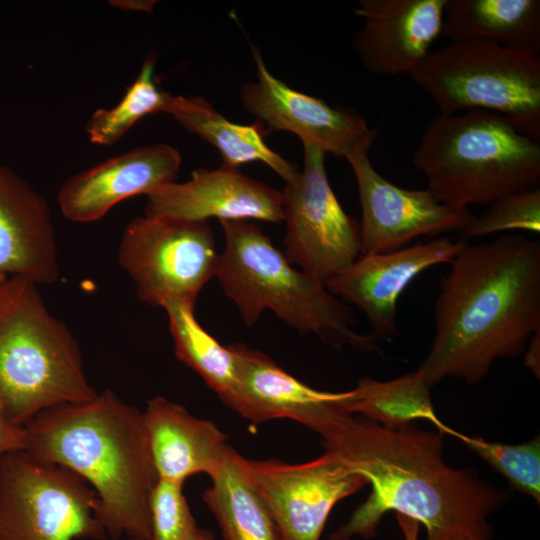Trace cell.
Listing matches in <instances>:
<instances>
[{
    "instance_id": "cell-1",
    "label": "cell",
    "mask_w": 540,
    "mask_h": 540,
    "mask_svg": "<svg viewBox=\"0 0 540 540\" xmlns=\"http://www.w3.org/2000/svg\"><path fill=\"white\" fill-rule=\"evenodd\" d=\"M320 436L326 451L371 486L367 500L329 540L373 538L388 512L424 526L427 540L492 537L488 518L504 503L505 494L471 470L448 466L442 433L413 424L387 428L345 413Z\"/></svg>"
},
{
    "instance_id": "cell-2",
    "label": "cell",
    "mask_w": 540,
    "mask_h": 540,
    "mask_svg": "<svg viewBox=\"0 0 540 540\" xmlns=\"http://www.w3.org/2000/svg\"><path fill=\"white\" fill-rule=\"evenodd\" d=\"M435 303V335L419 365L432 387L474 384L499 358L516 357L540 329V242L505 234L466 244L452 259Z\"/></svg>"
},
{
    "instance_id": "cell-3",
    "label": "cell",
    "mask_w": 540,
    "mask_h": 540,
    "mask_svg": "<svg viewBox=\"0 0 540 540\" xmlns=\"http://www.w3.org/2000/svg\"><path fill=\"white\" fill-rule=\"evenodd\" d=\"M24 427L22 453L91 485L95 518L109 537L152 540L150 500L159 478L143 412L106 389L88 402L46 409Z\"/></svg>"
},
{
    "instance_id": "cell-4",
    "label": "cell",
    "mask_w": 540,
    "mask_h": 540,
    "mask_svg": "<svg viewBox=\"0 0 540 540\" xmlns=\"http://www.w3.org/2000/svg\"><path fill=\"white\" fill-rule=\"evenodd\" d=\"M219 223L225 247L215 277L246 326L270 310L300 333L313 334L336 349L380 351L377 339L356 330L350 308L323 282L294 266L259 226L246 220Z\"/></svg>"
},
{
    "instance_id": "cell-5",
    "label": "cell",
    "mask_w": 540,
    "mask_h": 540,
    "mask_svg": "<svg viewBox=\"0 0 540 540\" xmlns=\"http://www.w3.org/2000/svg\"><path fill=\"white\" fill-rule=\"evenodd\" d=\"M412 163L427 189L454 209L489 205L540 183V141L483 110L439 113L425 126Z\"/></svg>"
},
{
    "instance_id": "cell-6",
    "label": "cell",
    "mask_w": 540,
    "mask_h": 540,
    "mask_svg": "<svg viewBox=\"0 0 540 540\" xmlns=\"http://www.w3.org/2000/svg\"><path fill=\"white\" fill-rule=\"evenodd\" d=\"M97 395L76 338L49 311L39 286L20 277L2 280L0 402L8 419L25 426L46 409Z\"/></svg>"
},
{
    "instance_id": "cell-7",
    "label": "cell",
    "mask_w": 540,
    "mask_h": 540,
    "mask_svg": "<svg viewBox=\"0 0 540 540\" xmlns=\"http://www.w3.org/2000/svg\"><path fill=\"white\" fill-rule=\"evenodd\" d=\"M409 76L440 113L492 112L540 141V55L487 41H450Z\"/></svg>"
},
{
    "instance_id": "cell-8",
    "label": "cell",
    "mask_w": 540,
    "mask_h": 540,
    "mask_svg": "<svg viewBox=\"0 0 540 540\" xmlns=\"http://www.w3.org/2000/svg\"><path fill=\"white\" fill-rule=\"evenodd\" d=\"M97 495L72 470L25 453L0 459V540H106Z\"/></svg>"
},
{
    "instance_id": "cell-9",
    "label": "cell",
    "mask_w": 540,
    "mask_h": 540,
    "mask_svg": "<svg viewBox=\"0 0 540 540\" xmlns=\"http://www.w3.org/2000/svg\"><path fill=\"white\" fill-rule=\"evenodd\" d=\"M219 255L208 221L170 216L132 219L118 250L139 300L161 308L170 302L194 307L201 289L216 275Z\"/></svg>"
},
{
    "instance_id": "cell-10",
    "label": "cell",
    "mask_w": 540,
    "mask_h": 540,
    "mask_svg": "<svg viewBox=\"0 0 540 540\" xmlns=\"http://www.w3.org/2000/svg\"><path fill=\"white\" fill-rule=\"evenodd\" d=\"M302 170L282 192L287 259L324 284L361 256L359 223L334 194L324 165L325 152L303 143Z\"/></svg>"
},
{
    "instance_id": "cell-11",
    "label": "cell",
    "mask_w": 540,
    "mask_h": 540,
    "mask_svg": "<svg viewBox=\"0 0 540 540\" xmlns=\"http://www.w3.org/2000/svg\"><path fill=\"white\" fill-rule=\"evenodd\" d=\"M242 474L273 517L282 540H320L328 516L342 499L368 485L333 453L305 463L252 460L235 449Z\"/></svg>"
},
{
    "instance_id": "cell-12",
    "label": "cell",
    "mask_w": 540,
    "mask_h": 540,
    "mask_svg": "<svg viewBox=\"0 0 540 540\" xmlns=\"http://www.w3.org/2000/svg\"><path fill=\"white\" fill-rule=\"evenodd\" d=\"M257 79L243 84L240 100L264 127L297 135L325 153L346 160L369 152L378 135L355 110L332 107L320 98L299 92L276 78L260 51L251 47Z\"/></svg>"
},
{
    "instance_id": "cell-13",
    "label": "cell",
    "mask_w": 540,
    "mask_h": 540,
    "mask_svg": "<svg viewBox=\"0 0 540 540\" xmlns=\"http://www.w3.org/2000/svg\"><path fill=\"white\" fill-rule=\"evenodd\" d=\"M356 179L362 218L361 255L387 253L422 236L462 231L474 215L439 202L426 189H406L382 177L368 152L347 159Z\"/></svg>"
},
{
    "instance_id": "cell-14",
    "label": "cell",
    "mask_w": 540,
    "mask_h": 540,
    "mask_svg": "<svg viewBox=\"0 0 540 540\" xmlns=\"http://www.w3.org/2000/svg\"><path fill=\"white\" fill-rule=\"evenodd\" d=\"M466 244L464 239L441 236L387 253L361 255L325 286L366 315L375 339L390 341L398 335L396 305L405 288L428 268L450 263Z\"/></svg>"
},
{
    "instance_id": "cell-15",
    "label": "cell",
    "mask_w": 540,
    "mask_h": 540,
    "mask_svg": "<svg viewBox=\"0 0 540 540\" xmlns=\"http://www.w3.org/2000/svg\"><path fill=\"white\" fill-rule=\"evenodd\" d=\"M237 385L226 404L251 422L291 419L321 435L347 409L349 391L314 389L283 370L269 356L243 344H231Z\"/></svg>"
},
{
    "instance_id": "cell-16",
    "label": "cell",
    "mask_w": 540,
    "mask_h": 540,
    "mask_svg": "<svg viewBox=\"0 0 540 540\" xmlns=\"http://www.w3.org/2000/svg\"><path fill=\"white\" fill-rule=\"evenodd\" d=\"M446 0H360L363 19L353 46L364 67L376 75H410L441 35Z\"/></svg>"
},
{
    "instance_id": "cell-17",
    "label": "cell",
    "mask_w": 540,
    "mask_h": 540,
    "mask_svg": "<svg viewBox=\"0 0 540 540\" xmlns=\"http://www.w3.org/2000/svg\"><path fill=\"white\" fill-rule=\"evenodd\" d=\"M180 166L181 155L169 145L137 147L69 178L57 202L68 220L94 222L127 198L148 196L175 182Z\"/></svg>"
},
{
    "instance_id": "cell-18",
    "label": "cell",
    "mask_w": 540,
    "mask_h": 540,
    "mask_svg": "<svg viewBox=\"0 0 540 540\" xmlns=\"http://www.w3.org/2000/svg\"><path fill=\"white\" fill-rule=\"evenodd\" d=\"M144 215L191 221H283L282 192L238 170L199 168L147 196Z\"/></svg>"
},
{
    "instance_id": "cell-19",
    "label": "cell",
    "mask_w": 540,
    "mask_h": 540,
    "mask_svg": "<svg viewBox=\"0 0 540 540\" xmlns=\"http://www.w3.org/2000/svg\"><path fill=\"white\" fill-rule=\"evenodd\" d=\"M60 276L55 228L47 200L0 163V277L51 285Z\"/></svg>"
},
{
    "instance_id": "cell-20",
    "label": "cell",
    "mask_w": 540,
    "mask_h": 540,
    "mask_svg": "<svg viewBox=\"0 0 540 540\" xmlns=\"http://www.w3.org/2000/svg\"><path fill=\"white\" fill-rule=\"evenodd\" d=\"M143 417L159 479L183 484L194 474L210 477L220 466L227 436L213 422L162 396L148 401Z\"/></svg>"
},
{
    "instance_id": "cell-21",
    "label": "cell",
    "mask_w": 540,
    "mask_h": 540,
    "mask_svg": "<svg viewBox=\"0 0 540 540\" xmlns=\"http://www.w3.org/2000/svg\"><path fill=\"white\" fill-rule=\"evenodd\" d=\"M441 35L540 55V1L446 0Z\"/></svg>"
},
{
    "instance_id": "cell-22",
    "label": "cell",
    "mask_w": 540,
    "mask_h": 540,
    "mask_svg": "<svg viewBox=\"0 0 540 540\" xmlns=\"http://www.w3.org/2000/svg\"><path fill=\"white\" fill-rule=\"evenodd\" d=\"M184 129L213 145L222 158L221 167L238 170L244 164L260 161L285 183L298 173V167L273 151L264 141L266 128L256 120L250 125L229 121L201 97L172 95L167 112Z\"/></svg>"
},
{
    "instance_id": "cell-23",
    "label": "cell",
    "mask_w": 540,
    "mask_h": 540,
    "mask_svg": "<svg viewBox=\"0 0 540 540\" xmlns=\"http://www.w3.org/2000/svg\"><path fill=\"white\" fill-rule=\"evenodd\" d=\"M227 446L203 500L215 516L224 540H282L268 508L242 474Z\"/></svg>"
},
{
    "instance_id": "cell-24",
    "label": "cell",
    "mask_w": 540,
    "mask_h": 540,
    "mask_svg": "<svg viewBox=\"0 0 540 540\" xmlns=\"http://www.w3.org/2000/svg\"><path fill=\"white\" fill-rule=\"evenodd\" d=\"M431 388L419 369L388 381L364 377L349 390L347 409L387 428L425 419L440 433H450L451 429L436 416Z\"/></svg>"
},
{
    "instance_id": "cell-25",
    "label": "cell",
    "mask_w": 540,
    "mask_h": 540,
    "mask_svg": "<svg viewBox=\"0 0 540 540\" xmlns=\"http://www.w3.org/2000/svg\"><path fill=\"white\" fill-rule=\"evenodd\" d=\"M177 358L194 370L226 405L237 385V364L229 345H221L197 321L194 307L164 305Z\"/></svg>"
},
{
    "instance_id": "cell-26",
    "label": "cell",
    "mask_w": 540,
    "mask_h": 540,
    "mask_svg": "<svg viewBox=\"0 0 540 540\" xmlns=\"http://www.w3.org/2000/svg\"><path fill=\"white\" fill-rule=\"evenodd\" d=\"M156 57L149 55L134 82L112 108H99L85 125L89 140L97 145H113L140 119L167 112L172 94L162 90L154 76Z\"/></svg>"
},
{
    "instance_id": "cell-27",
    "label": "cell",
    "mask_w": 540,
    "mask_h": 540,
    "mask_svg": "<svg viewBox=\"0 0 540 540\" xmlns=\"http://www.w3.org/2000/svg\"><path fill=\"white\" fill-rule=\"evenodd\" d=\"M450 434L499 472L510 487L540 502V439L505 444L467 436L451 429Z\"/></svg>"
},
{
    "instance_id": "cell-28",
    "label": "cell",
    "mask_w": 540,
    "mask_h": 540,
    "mask_svg": "<svg viewBox=\"0 0 540 540\" xmlns=\"http://www.w3.org/2000/svg\"><path fill=\"white\" fill-rule=\"evenodd\" d=\"M509 230L540 232V187L495 200L461 232L466 240Z\"/></svg>"
},
{
    "instance_id": "cell-29",
    "label": "cell",
    "mask_w": 540,
    "mask_h": 540,
    "mask_svg": "<svg viewBox=\"0 0 540 540\" xmlns=\"http://www.w3.org/2000/svg\"><path fill=\"white\" fill-rule=\"evenodd\" d=\"M152 540H201L183 484L159 479L150 500Z\"/></svg>"
},
{
    "instance_id": "cell-30",
    "label": "cell",
    "mask_w": 540,
    "mask_h": 540,
    "mask_svg": "<svg viewBox=\"0 0 540 540\" xmlns=\"http://www.w3.org/2000/svg\"><path fill=\"white\" fill-rule=\"evenodd\" d=\"M24 445L25 427L13 424L0 402V459L7 454L23 452Z\"/></svg>"
},
{
    "instance_id": "cell-31",
    "label": "cell",
    "mask_w": 540,
    "mask_h": 540,
    "mask_svg": "<svg viewBox=\"0 0 540 540\" xmlns=\"http://www.w3.org/2000/svg\"><path fill=\"white\" fill-rule=\"evenodd\" d=\"M527 345L525 366L539 377L540 329L531 336Z\"/></svg>"
},
{
    "instance_id": "cell-32",
    "label": "cell",
    "mask_w": 540,
    "mask_h": 540,
    "mask_svg": "<svg viewBox=\"0 0 540 540\" xmlns=\"http://www.w3.org/2000/svg\"><path fill=\"white\" fill-rule=\"evenodd\" d=\"M154 0H114L109 1V4L129 11H138V12H151L156 5Z\"/></svg>"
},
{
    "instance_id": "cell-33",
    "label": "cell",
    "mask_w": 540,
    "mask_h": 540,
    "mask_svg": "<svg viewBox=\"0 0 540 540\" xmlns=\"http://www.w3.org/2000/svg\"><path fill=\"white\" fill-rule=\"evenodd\" d=\"M397 523L404 540H419L420 524L404 515L396 514Z\"/></svg>"
},
{
    "instance_id": "cell-34",
    "label": "cell",
    "mask_w": 540,
    "mask_h": 540,
    "mask_svg": "<svg viewBox=\"0 0 540 540\" xmlns=\"http://www.w3.org/2000/svg\"><path fill=\"white\" fill-rule=\"evenodd\" d=\"M201 540H215V537L211 531L204 529Z\"/></svg>"
},
{
    "instance_id": "cell-35",
    "label": "cell",
    "mask_w": 540,
    "mask_h": 540,
    "mask_svg": "<svg viewBox=\"0 0 540 540\" xmlns=\"http://www.w3.org/2000/svg\"><path fill=\"white\" fill-rule=\"evenodd\" d=\"M452 540H481V539H478V538H474V537H468V536H460V537H456Z\"/></svg>"
},
{
    "instance_id": "cell-36",
    "label": "cell",
    "mask_w": 540,
    "mask_h": 540,
    "mask_svg": "<svg viewBox=\"0 0 540 540\" xmlns=\"http://www.w3.org/2000/svg\"><path fill=\"white\" fill-rule=\"evenodd\" d=\"M5 278H7V277H0V282H1L2 280H4Z\"/></svg>"
},
{
    "instance_id": "cell-37",
    "label": "cell",
    "mask_w": 540,
    "mask_h": 540,
    "mask_svg": "<svg viewBox=\"0 0 540 540\" xmlns=\"http://www.w3.org/2000/svg\"><path fill=\"white\" fill-rule=\"evenodd\" d=\"M128 540H133V539H128Z\"/></svg>"
}]
</instances>
